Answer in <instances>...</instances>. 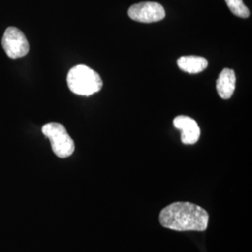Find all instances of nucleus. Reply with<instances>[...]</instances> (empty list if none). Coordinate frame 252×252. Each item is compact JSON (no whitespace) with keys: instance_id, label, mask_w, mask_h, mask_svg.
Returning <instances> with one entry per match:
<instances>
[{"instance_id":"1","label":"nucleus","mask_w":252,"mask_h":252,"mask_svg":"<svg viewBox=\"0 0 252 252\" xmlns=\"http://www.w3.org/2000/svg\"><path fill=\"white\" fill-rule=\"evenodd\" d=\"M209 215L203 207L189 202H176L163 207L159 221L164 228L184 232L207 230Z\"/></svg>"},{"instance_id":"2","label":"nucleus","mask_w":252,"mask_h":252,"mask_svg":"<svg viewBox=\"0 0 252 252\" xmlns=\"http://www.w3.org/2000/svg\"><path fill=\"white\" fill-rule=\"evenodd\" d=\"M66 81L72 93L83 96H90L99 92L103 86L99 74L84 64L71 68L67 74Z\"/></svg>"},{"instance_id":"3","label":"nucleus","mask_w":252,"mask_h":252,"mask_svg":"<svg viewBox=\"0 0 252 252\" xmlns=\"http://www.w3.org/2000/svg\"><path fill=\"white\" fill-rule=\"evenodd\" d=\"M42 133L52 145L54 154L59 158H67L75 151V143L64 126L58 123H49L42 126Z\"/></svg>"},{"instance_id":"4","label":"nucleus","mask_w":252,"mask_h":252,"mask_svg":"<svg viewBox=\"0 0 252 252\" xmlns=\"http://www.w3.org/2000/svg\"><path fill=\"white\" fill-rule=\"evenodd\" d=\"M2 47L11 59L26 56L29 52V43L25 34L16 27H8L2 37Z\"/></svg>"},{"instance_id":"5","label":"nucleus","mask_w":252,"mask_h":252,"mask_svg":"<svg viewBox=\"0 0 252 252\" xmlns=\"http://www.w3.org/2000/svg\"><path fill=\"white\" fill-rule=\"evenodd\" d=\"M129 17L139 23H155L165 17V10L156 2H141L131 6L128 9Z\"/></svg>"},{"instance_id":"6","label":"nucleus","mask_w":252,"mask_h":252,"mask_svg":"<svg viewBox=\"0 0 252 252\" xmlns=\"http://www.w3.org/2000/svg\"><path fill=\"white\" fill-rule=\"evenodd\" d=\"M173 125L181 131V142L183 144H195L198 141L201 131L197 123L193 119L180 115L174 119Z\"/></svg>"},{"instance_id":"7","label":"nucleus","mask_w":252,"mask_h":252,"mask_svg":"<svg viewBox=\"0 0 252 252\" xmlns=\"http://www.w3.org/2000/svg\"><path fill=\"white\" fill-rule=\"evenodd\" d=\"M235 73L233 69L224 68L217 80V92L222 99L232 97L235 90Z\"/></svg>"},{"instance_id":"8","label":"nucleus","mask_w":252,"mask_h":252,"mask_svg":"<svg viewBox=\"0 0 252 252\" xmlns=\"http://www.w3.org/2000/svg\"><path fill=\"white\" fill-rule=\"evenodd\" d=\"M178 65L184 72L197 74L207 68L208 62L206 58L200 56H181L178 59Z\"/></svg>"},{"instance_id":"9","label":"nucleus","mask_w":252,"mask_h":252,"mask_svg":"<svg viewBox=\"0 0 252 252\" xmlns=\"http://www.w3.org/2000/svg\"><path fill=\"white\" fill-rule=\"evenodd\" d=\"M228 8L232 13L240 18H248L251 14L247 6L244 4L243 0H225Z\"/></svg>"}]
</instances>
